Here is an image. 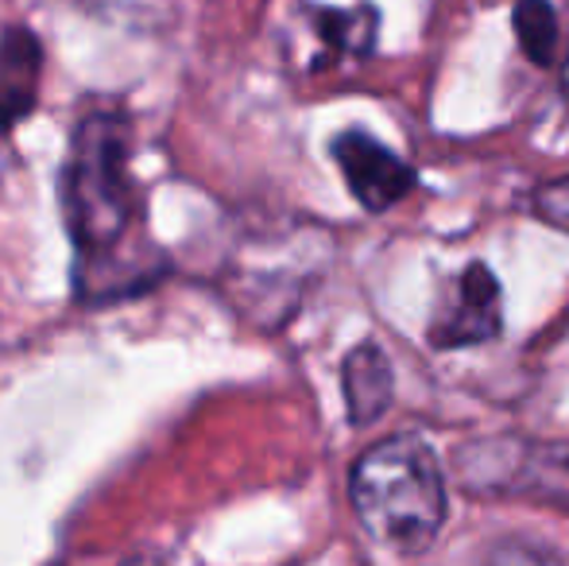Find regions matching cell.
Segmentation results:
<instances>
[{
	"mask_svg": "<svg viewBox=\"0 0 569 566\" xmlns=\"http://www.w3.org/2000/svg\"><path fill=\"white\" fill-rule=\"evenodd\" d=\"M318 36L333 51L368 54L376 39V12L368 4L352 8V12H318Z\"/></svg>",
	"mask_w": 569,
	"mask_h": 566,
	"instance_id": "obj_9",
	"label": "cell"
},
{
	"mask_svg": "<svg viewBox=\"0 0 569 566\" xmlns=\"http://www.w3.org/2000/svg\"><path fill=\"white\" fill-rule=\"evenodd\" d=\"M453 469L472 497H523L569 516V443H472L457 450Z\"/></svg>",
	"mask_w": 569,
	"mask_h": 566,
	"instance_id": "obj_3",
	"label": "cell"
},
{
	"mask_svg": "<svg viewBox=\"0 0 569 566\" xmlns=\"http://www.w3.org/2000/svg\"><path fill=\"white\" fill-rule=\"evenodd\" d=\"M341 393L345 408H349L352 427H368L388 411L391 396H396V377H391V361L376 341H360L341 365Z\"/></svg>",
	"mask_w": 569,
	"mask_h": 566,
	"instance_id": "obj_7",
	"label": "cell"
},
{
	"mask_svg": "<svg viewBox=\"0 0 569 566\" xmlns=\"http://www.w3.org/2000/svg\"><path fill=\"white\" fill-rule=\"evenodd\" d=\"M333 159H338L352 198L372 214L403 202L415 190V182H419L411 163H403L388 143H380L360 129H349L333 140Z\"/></svg>",
	"mask_w": 569,
	"mask_h": 566,
	"instance_id": "obj_5",
	"label": "cell"
},
{
	"mask_svg": "<svg viewBox=\"0 0 569 566\" xmlns=\"http://www.w3.org/2000/svg\"><path fill=\"white\" fill-rule=\"evenodd\" d=\"M511 23H516V36L523 54L535 62V67H550L558 51V16L547 0H519L516 12H511Z\"/></svg>",
	"mask_w": 569,
	"mask_h": 566,
	"instance_id": "obj_8",
	"label": "cell"
},
{
	"mask_svg": "<svg viewBox=\"0 0 569 566\" xmlns=\"http://www.w3.org/2000/svg\"><path fill=\"white\" fill-rule=\"evenodd\" d=\"M562 90H566V98H569V62H566V70H562Z\"/></svg>",
	"mask_w": 569,
	"mask_h": 566,
	"instance_id": "obj_10",
	"label": "cell"
},
{
	"mask_svg": "<svg viewBox=\"0 0 569 566\" xmlns=\"http://www.w3.org/2000/svg\"><path fill=\"white\" fill-rule=\"evenodd\" d=\"M43 47L28 28H8L0 36V137L16 129L36 109Z\"/></svg>",
	"mask_w": 569,
	"mask_h": 566,
	"instance_id": "obj_6",
	"label": "cell"
},
{
	"mask_svg": "<svg viewBox=\"0 0 569 566\" xmlns=\"http://www.w3.org/2000/svg\"><path fill=\"white\" fill-rule=\"evenodd\" d=\"M503 326L500 280L488 265H469L442 295L435 318H430V346L435 349H465L485 346Z\"/></svg>",
	"mask_w": 569,
	"mask_h": 566,
	"instance_id": "obj_4",
	"label": "cell"
},
{
	"mask_svg": "<svg viewBox=\"0 0 569 566\" xmlns=\"http://www.w3.org/2000/svg\"><path fill=\"white\" fill-rule=\"evenodd\" d=\"M349 493L368 539L396 555L427 552L450 508L442 461L415 435L383 438L360 454Z\"/></svg>",
	"mask_w": 569,
	"mask_h": 566,
	"instance_id": "obj_1",
	"label": "cell"
},
{
	"mask_svg": "<svg viewBox=\"0 0 569 566\" xmlns=\"http://www.w3.org/2000/svg\"><path fill=\"white\" fill-rule=\"evenodd\" d=\"M67 221L82 260H106L132 229V179H128V121L120 113H93L74 137L67 182Z\"/></svg>",
	"mask_w": 569,
	"mask_h": 566,
	"instance_id": "obj_2",
	"label": "cell"
}]
</instances>
